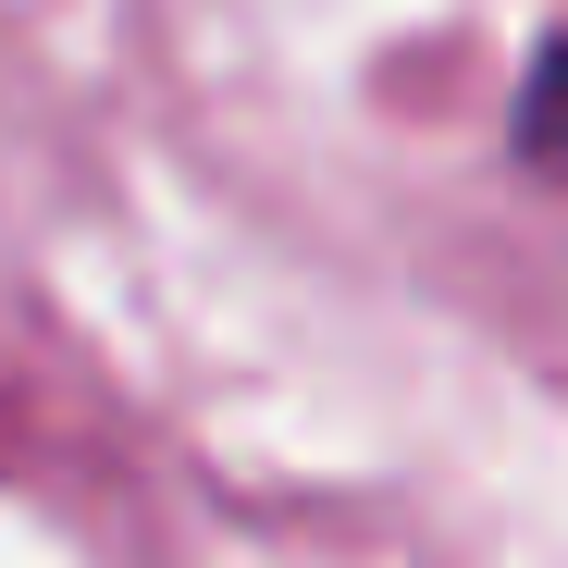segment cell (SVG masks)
I'll return each instance as SVG.
<instances>
[{
    "instance_id": "cell-1",
    "label": "cell",
    "mask_w": 568,
    "mask_h": 568,
    "mask_svg": "<svg viewBox=\"0 0 568 568\" xmlns=\"http://www.w3.org/2000/svg\"><path fill=\"white\" fill-rule=\"evenodd\" d=\"M519 161L568 185V38H556V50L531 62V87H519Z\"/></svg>"
}]
</instances>
